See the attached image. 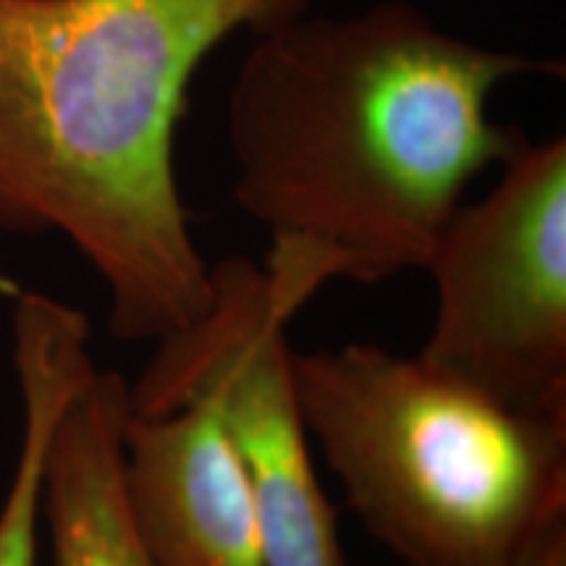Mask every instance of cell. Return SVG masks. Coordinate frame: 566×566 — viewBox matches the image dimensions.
I'll return each instance as SVG.
<instances>
[{
	"mask_svg": "<svg viewBox=\"0 0 566 566\" xmlns=\"http://www.w3.org/2000/svg\"><path fill=\"white\" fill-rule=\"evenodd\" d=\"M520 53L449 34L407 0L254 32L229 95L233 202L373 286L422 271L472 181L527 137L488 116Z\"/></svg>",
	"mask_w": 566,
	"mask_h": 566,
	"instance_id": "6da1fadb",
	"label": "cell"
},
{
	"mask_svg": "<svg viewBox=\"0 0 566 566\" xmlns=\"http://www.w3.org/2000/svg\"><path fill=\"white\" fill-rule=\"evenodd\" d=\"M310 0H0V229L59 233L108 294V331L155 344L210 302L176 179L202 61Z\"/></svg>",
	"mask_w": 566,
	"mask_h": 566,
	"instance_id": "7a4b0ae2",
	"label": "cell"
},
{
	"mask_svg": "<svg viewBox=\"0 0 566 566\" xmlns=\"http://www.w3.org/2000/svg\"><path fill=\"white\" fill-rule=\"evenodd\" d=\"M310 441L405 566H514L566 512V417L516 412L375 344L294 352Z\"/></svg>",
	"mask_w": 566,
	"mask_h": 566,
	"instance_id": "3957f363",
	"label": "cell"
},
{
	"mask_svg": "<svg viewBox=\"0 0 566 566\" xmlns=\"http://www.w3.org/2000/svg\"><path fill=\"white\" fill-rule=\"evenodd\" d=\"M210 302L187 328L155 342L129 384V412L208 407L242 459L258 499L268 566H346L336 514L317 480L294 384L289 323L325 286L300 260L210 268Z\"/></svg>",
	"mask_w": 566,
	"mask_h": 566,
	"instance_id": "277c9868",
	"label": "cell"
},
{
	"mask_svg": "<svg viewBox=\"0 0 566 566\" xmlns=\"http://www.w3.org/2000/svg\"><path fill=\"white\" fill-rule=\"evenodd\" d=\"M422 271L436 283L424 363L516 412L566 417V139L509 155Z\"/></svg>",
	"mask_w": 566,
	"mask_h": 566,
	"instance_id": "5b68a950",
	"label": "cell"
},
{
	"mask_svg": "<svg viewBox=\"0 0 566 566\" xmlns=\"http://www.w3.org/2000/svg\"><path fill=\"white\" fill-rule=\"evenodd\" d=\"M124 493L160 566H268L252 483L208 407L126 415Z\"/></svg>",
	"mask_w": 566,
	"mask_h": 566,
	"instance_id": "8992f818",
	"label": "cell"
},
{
	"mask_svg": "<svg viewBox=\"0 0 566 566\" xmlns=\"http://www.w3.org/2000/svg\"><path fill=\"white\" fill-rule=\"evenodd\" d=\"M129 384L92 367L53 424L42 470V530L53 566H160L124 493Z\"/></svg>",
	"mask_w": 566,
	"mask_h": 566,
	"instance_id": "52a82bcc",
	"label": "cell"
},
{
	"mask_svg": "<svg viewBox=\"0 0 566 566\" xmlns=\"http://www.w3.org/2000/svg\"><path fill=\"white\" fill-rule=\"evenodd\" d=\"M13 370L21 394V441L0 501V566H40L42 470L53 424L82 378L95 367L82 310L27 296L13 307Z\"/></svg>",
	"mask_w": 566,
	"mask_h": 566,
	"instance_id": "ba28073f",
	"label": "cell"
},
{
	"mask_svg": "<svg viewBox=\"0 0 566 566\" xmlns=\"http://www.w3.org/2000/svg\"><path fill=\"white\" fill-rule=\"evenodd\" d=\"M514 566H566V512L543 522L516 556Z\"/></svg>",
	"mask_w": 566,
	"mask_h": 566,
	"instance_id": "9c48e42d",
	"label": "cell"
},
{
	"mask_svg": "<svg viewBox=\"0 0 566 566\" xmlns=\"http://www.w3.org/2000/svg\"><path fill=\"white\" fill-rule=\"evenodd\" d=\"M0 292H9L13 296V294H17V286H13V283H9L6 279H0Z\"/></svg>",
	"mask_w": 566,
	"mask_h": 566,
	"instance_id": "30bf717a",
	"label": "cell"
}]
</instances>
